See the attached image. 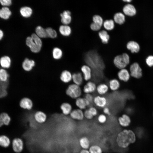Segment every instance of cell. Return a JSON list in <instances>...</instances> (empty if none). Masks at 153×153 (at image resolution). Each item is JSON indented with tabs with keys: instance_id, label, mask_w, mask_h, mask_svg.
<instances>
[{
	"instance_id": "obj_36",
	"label": "cell",
	"mask_w": 153,
	"mask_h": 153,
	"mask_svg": "<svg viewBox=\"0 0 153 153\" xmlns=\"http://www.w3.org/2000/svg\"><path fill=\"white\" fill-rule=\"evenodd\" d=\"M52 53L53 58L56 60L61 59L63 55L62 51L58 47H55L53 49Z\"/></svg>"
},
{
	"instance_id": "obj_34",
	"label": "cell",
	"mask_w": 153,
	"mask_h": 153,
	"mask_svg": "<svg viewBox=\"0 0 153 153\" xmlns=\"http://www.w3.org/2000/svg\"><path fill=\"white\" fill-rule=\"evenodd\" d=\"M104 28L107 30H111L114 27V22L112 19L107 20L103 22V24Z\"/></svg>"
},
{
	"instance_id": "obj_32",
	"label": "cell",
	"mask_w": 153,
	"mask_h": 153,
	"mask_svg": "<svg viewBox=\"0 0 153 153\" xmlns=\"http://www.w3.org/2000/svg\"><path fill=\"white\" fill-rule=\"evenodd\" d=\"M10 143V139L7 136L3 135L0 136V146L7 148L9 146Z\"/></svg>"
},
{
	"instance_id": "obj_18",
	"label": "cell",
	"mask_w": 153,
	"mask_h": 153,
	"mask_svg": "<svg viewBox=\"0 0 153 153\" xmlns=\"http://www.w3.org/2000/svg\"><path fill=\"white\" fill-rule=\"evenodd\" d=\"M109 89L108 84L101 83L97 86L96 91L98 95L103 96L107 93Z\"/></svg>"
},
{
	"instance_id": "obj_53",
	"label": "cell",
	"mask_w": 153,
	"mask_h": 153,
	"mask_svg": "<svg viewBox=\"0 0 153 153\" xmlns=\"http://www.w3.org/2000/svg\"><path fill=\"white\" fill-rule=\"evenodd\" d=\"M123 1H124V2H131V0H123Z\"/></svg>"
},
{
	"instance_id": "obj_29",
	"label": "cell",
	"mask_w": 153,
	"mask_h": 153,
	"mask_svg": "<svg viewBox=\"0 0 153 153\" xmlns=\"http://www.w3.org/2000/svg\"><path fill=\"white\" fill-rule=\"evenodd\" d=\"M79 144L80 147L84 149H88L90 146V141L88 138L82 137L79 140Z\"/></svg>"
},
{
	"instance_id": "obj_4",
	"label": "cell",
	"mask_w": 153,
	"mask_h": 153,
	"mask_svg": "<svg viewBox=\"0 0 153 153\" xmlns=\"http://www.w3.org/2000/svg\"><path fill=\"white\" fill-rule=\"evenodd\" d=\"M129 72L131 76L136 78H140L143 75L142 69L137 62H135L130 65Z\"/></svg>"
},
{
	"instance_id": "obj_1",
	"label": "cell",
	"mask_w": 153,
	"mask_h": 153,
	"mask_svg": "<svg viewBox=\"0 0 153 153\" xmlns=\"http://www.w3.org/2000/svg\"><path fill=\"white\" fill-rule=\"evenodd\" d=\"M136 139V135L133 131L131 129H124L118 133L116 141L119 147L126 148L134 143Z\"/></svg>"
},
{
	"instance_id": "obj_52",
	"label": "cell",
	"mask_w": 153,
	"mask_h": 153,
	"mask_svg": "<svg viewBox=\"0 0 153 153\" xmlns=\"http://www.w3.org/2000/svg\"><path fill=\"white\" fill-rule=\"evenodd\" d=\"M4 125V124L3 123V120L0 116V127H1L2 126Z\"/></svg>"
},
{
	"instance_id": "obj_19",
	"label": "cell",
	"mask_w": 153,
	"mask_h": 153,
	"mask_svg": "<svg viewBox=\"0 0 153 153\" xmlns=\"http://www.w3.org/2000/svg\"><path fill=\"white\" fill-rule=\"evenodd\" d=\"M72 74L69 71L65 70L61 73L60 78L64 83H67L72 80Z\"/></svg>"
},
{
	"instance_id": "obj_21",
	"label": "cell",
	"mask_w": 153,
	"mask_h": 153,
	"mask_svg": "<svg viewBox=\"0 0 153 153\" xmlns=\"http://www.w3.org/2000/svg\"><path fill=\"white\" fill-rule=\"evenodd\" d=\"M123 11L125 14L129 16H132L136 13V11L134 7L132 5L128 4L123 7Z\"/></svg>"
},
{
	"instance_id": "obj_48",
	"label": "cell",
	"mask_w": 153,
	"mask_h": 153,
	"mask_svg": "<svg viewBox=\"0 0 153 153\" xmlns=\"http://www.w3.org/2000/svg\"><path fill=\"white\" fill-rule=\"evenodd\" d=\"M122 55L124 58L125 61L127 65L129 63L130 58L129 57L128 54L126 53H123Z\"/></svg>"
},
{
	"instance_id": "obj_5",
	"label": "cell",
	"mask_w": 153,
	"mask_h": 153,
	"mask_svg": "<svg viewBox=\"0 0 153 153\" xmlns=\"http://www.w3.org/2000/svg\"><path fill=\"white\" fill-rule=\"evenodd\" d=\"M12 149L15 152L20 153L24 149V142L22 139L18 137L15 138L12 140Z\"/></svg>"
},
{
	"instance_id": "obj_10",
	"label": "cell",
	"mask_w": 153,
	"mask_h": 153,
	"mask_svg": "<svg viewBox=\"0 0 153 153\" xmlns=\"http://www.w3.org/2000/svg\"><path fill=\"white\" fill-rule=\"evenodd\" d=\"M97 85L95 83L91 80L87 82L84 86L82 91L85 94H92L96 91Z\"/></svg>"
},
{
	"instance_id": "obj_42",
	"label": "cell",
	"mask_w": 153,
	"mask_h": 153,
	"mask_svg": "<svg viewBox=\"0 0 153 153\" xmlns=\"http://www.w3.org/2000/svg\"><path fill=\"white\" fill-rule=\"evenodd\" d=\"M88 109L89 112L93 116H97L98 114V110L96 107L94 106H90Z\"/></svg>"
},
{
	"instance_id": "obj_27",
	"label": "cell",
	"mask_w": 153,
	"mask_h": 153,
	"mask_svg": "<svg viewBox=\"0 0 153 153\" xmlns=\"http://www.w3.org/2000/svg\"><path fill=\"white\" fill-rule=\"evenodd\" d=\"M20 12L21 16L25 18L30 17L33 13L32 9L30 7L27 6L21 7Z\"/></svg>"
},
{
	"instance_id": "obj_43",
	"label": "cell",
	"mask_w": 153,
	"mask_h": 153,
	"mask_svg": "<svg viewBox=\"0 0 153 153\" xmlns=\"http://www.w3.org/2000/svg\"><path fill=\"white\" fill-rule=\"evenodd\" d=\"M100 25L94 22L91 23L90 25L91 29L94 31H97L100 29L101 27Z\"/></svg>"
},
{
	"instance_id": "obj_23",
	"label": "cell",
	"mask_w": 153,
	"mask_h": 153,
	"mask_svg": "<svg viewBox=\"0 0 153 153\" xmlns=\"http://www.w3.org/2000/svg\"><path fill=\"white\" fill-rule=\"evenodd\" d=\"M60 108L62 113L65 116L70 115L73 110L71 105L67 102L62 103L60 106Z\"/></svg>"
},
{
	"instance_id": "obj_11",
	"label": "cell",
	"mask_w": 153,
	"mask_h": 153,
	"mask_svg": "<svg viewBox=\"0 0 153 153\" xmlns=\"http://www.w3.org/2000/svg\"><path fill=\"white\" fill-rule=\"evenodd\" d=\"M75 104L78 109L85 110L87 107L90 106V103L84 97H80L75 100Z\"/></svg>"
},
{
	"instance_id": "obj_50",
	"label": "cell",
	"mask_w": 153,
	"mask_h": 153,
	"mask_svg": "<svg viewBox=\"0 0 153 153\" xmlns=\"http://www.w3.org/2000/svg\"><path fill=\"white\" fill-rule=\"evenodd\" d=\"M79 153H90L88 149H82L80 150Z\"/></svg>"
},
{
	"instance_id": "obj_16",
	"label": "cell",
	"mask_w": 153,
	"mask_h": 153,
	"mask_svg": "<svg viewBox=\"0 0 153 153\" xmlns=\"http://www.w3.org/2000/svg\"><path fill=\"white\" fill-rule=\"evenodd\" d=\"M84 80L83 76L81 72L72 74V81L74 84L80 86L83 84Z\"/></svg>"
},
{
	"instance_id": "obj_7",
	"label": "cell",
	"mask_w": 153,
	"mask_h": 153,
	"mask_svg": "<svg viewBox=\"0 0 153 153\" xmlns=\"http://www.w3.org/2000/svg\"><path fill=\"white\" fill-rule=\"evenodd\" d=\"M93 103L96 107L103 109L106 107L107 101L105 96L98 95L94 97Z\"/></svg>"
},
{
	"instance_id": "obj_46",
	"label": "cell",
	"mask_w": 153,
	"mask_h": 153,
	"mask_svg": "<svg viewBox=\"0 0 153 153\" xmlns=\"http://www.w3.org/2000/svg\"><path fill=\"white\" fill-rule=\"evenodd\" d=\"M84 117L88 120L92 119L94 117L89 112L88 109H86L84 111Z\"/></svg>"
},
{
	"instance_id": "obj_8",
	"label": "cell",
	"mask_w": 153,
	"mask_h": 153,
	"mask_svg": "<svg viewBox=\"0 0 153 153\" xmlns=\"http://www.w3.org/2000/svg\"><path fill=\"white\" fill-rule=\"evenodd\" d=\"M113 62L115 67L119 70L126 68L128 65L122 54L116 56L113 59Z\"/></svg>"
},
{
	"instance_id": "obj_39",
	"label": "cell",
	"mask_w": 153,
	"mask_h": 153,
	"mask_svg": "<svg viewBox=\"0 0 153 153\" xmlns=\"http://www.w3.org/2000/svg\"><path fill=\"white\" fill-rule=\"evenodd\" d=\"M48 37L52 38H54L57 36V33L56 31L54 29L50 27L46 29Z\"/></svg>"
},
{
	"instance_id": "obj_6",
	"label": "cell",
	"mask_w": 153,
	"mask_h": 153,
	"mask_svg": "<svg viewBox=\"0 0 153 153\" xmlns=\"http://www.w3.org/2000/svg\"><path fill=\"white\" fill-rule=\"evenodd\" d=\"M80 71L84 80L87 82L91 80L92 77V72L90 66L87 65H83L81 67Z\"/></svg>"
},
{
	"instance_id": "obj_31",
	"label": "cell",
	"mask_w": 153,
	"mask_h": 153,
	"mask_svg": "<svg viewBox=\"0 0 153 153\" xmlns=\"http://www.w3.org/2000/svg\"><path fill=\"white\" fill-rule=\"evenodd\" d=\"M98 35L103 43L105 44L108 43L110 36L106 31L102 30L100 31Z\"/></svg>"
},
{
	"instance_id": "obj_38",
	"label": "cell",
	"mask_w": 153,
	"mask_h": 153,
	"mask_svg": "<svg viewBox=\"0 0 153 153\" xmlns=\"http://www.w3.org/2000/svg\"><path fill=\"white\" fill-rule=\"evenodd\" d=\"M90 153H103L102 148L97 145H93L88 149Z\"/></svg>"
},
{
	"instance_id": "obj_22",
	"label": "cell",
	"mask_w": 153,
	"mask_h": 153,
	"mask_svg": "<svg viewBox=\"0 0 153 153\" xmlns=\"http://www.w3.org/2000/svg\"><path fill=\"white\" fill-rule=\"evenodd\" d=\"M108 85L110 90L112 91H116L120 88V83L118 79L114 78L109 80Z\"/></svg>"
},
{
	"instance_id": "obj_13",
	"label": "cell",
	"mask_w": 153,
	"mask_h": 153,
	"mask_svg": "<svg viewBox=\"0 0 153 153\" xmlns=\"http://www.w3.org/2000/svg\"><path fill=\"white\" fill-rule=\"evenodd\" d=\"M19 105L22 108L27 110H30L33 107V103L31 99L28 97H25L21 100L20 102Z\"/></svg>"
},
{
	"instance_id": "obj_28",
	"label": "cell",
	"mask_w": 153,
	"mask_h": 153,
	"mask_svg": "<svg viewBox=\"0 0 153 153\" xmlns=\"http://www.w3.org/2000/svg\"><path fill=\"white\" fill-rule=\"evenodd\" d=\"M59 31L60 34L64 36H69L71 33V28L67 25L61 26L59 28Z\"/></svg>"
},
{
	"instance_id": "obj_24",
	"label": "cell",
	"mask_w": 153,
	"mask_h": 153,
	"mask_svg": "<svg viewBox=\"0 0 153 153\" xmlns=\"http://www.w3.org/2000/svg\"><path fill=\"white\" fill-rule=\"evenodd\" d=\"M11 61L10 58L8 56H3L0 59V65L4 69L9 68L11 66Z\"/></svg>"
},
{
	"instance_id": "obj_37",
	"label": "cell",
	"mask_w": 153,
	"mask_h": 153,
	"mask_svg": "<svg viewBox=\"0 0 153 153\" xmlns=\"http://www.w3.org/2000/svg\"><path fill=\"white\" fill-rule=\"evenodd\" d=\"M0 116L3 120L4 125L7 126L9 124L11 118L7 113L5 112H2L0 114Z\"/></svg>"
},
{
	"instance_id": "obj_25",
	"label": "cell",
	"mask_w": 153,
	"mask_h": 153,
	"mask_svg": "<svg viewBox=\"0 0 153 153\" xmlns=\"http://www.w3.org/2000/svg\"><path fill=\"white\" fill-rule=\"evenodd\" d=\"M127 49L131 50L132 53H137L140 50V46L136 42L133 41L129 42L126 45Z\"/></svg>"
},
{
	"instance_id": "obj_47",
	"label": "cell",
	"mask_w": 153,
	"mask_h": 153,
	"mask_svg": "<svg viewBox=\"0 0 153 153\" xmlns=\"http://www.w3.org/2000/svg\"><path fill=\"white\" fill-rule=\"evenodd\" d=\"M84 97L91 104L93 103L94 97L92 94H85Z\"/></svg>"
},
{
	"instance_id": "obj_15",
	"label": "cell",
	"mask_w": 153,
	"mask_h": 153,
	"mask_svg": "<svg viewBox=\"0 0 153 153\" xmlns=\"http://www.w3.org/2000/svg\"><path fill=\"white\" fill-rule=\"evenodd\" d=\"M35 63L34 60L26 58L22 63V66L23 69L25 71H31L35 66Z\"/></svg>"
},
{
	"instance_id": "obj_41",
	"label": "cell",
	"mask_w": 153,
	"mask_h": 153,
	"mask_svg": "<svg viewBox=\"0 0 153 153\" xmlns=\"http://www.w3.org/2000/svg\"><path fill=\"white\" fill-rule=\"evenodd\" d=\"M97 120L98 122L101 124L105 123L107 120V117L104 114H101L98 116Z\"/></svg>"
},
{
	"instance_id": "obj_17",
	"label": "cell",
	"mask_w": 153,
	"mask_h": 153,
	"mask_svg": "<svg viewBox=\"0 0 153 153\" xmlns=\"http://www.w3.org/2000/svg\"><path fill=\"white\" fill-rule=\"evenodd\" d=\"M118 121L120 125L123 127L128 126L131 122L130 117L127 114H123L118 118Z\"/></svg>"
},
{
	"instance_id": "obj_3",
	"label": "cell",
	"mask_w": 153,
	"mask_h": 153,
	"mask_svg": "<svg viewBox=\"0 0 153 153\" xmlns=\"http://www.w3.org/2000/svg\"><path fill=\"white\" fill-rule=\"evenodd\" d=\"M82 91L80 86L73 83L69 85L66 90L65 93L71 98L76 99L81 97Z\"/></svg>"
},
{
	"instance_id": "obj_2",
	"label": "cell",
	"mask_w": 153,
	"mask_h": 153,
	"mask_svg": "<svg viewBox=\"0 0 153 153\" xmlns=\"http://www.w3.org/2000/svg\"><path fill=\"white\" fill-rule=\"evenodd\" d=\"M26 43L31 50L35 53L39 52L42 45L41 39L35 33H33L31 37L27 38Z\"/></svg>"
},
{
	"instance_id": "obj_33",
	"label": "cell",
	"mask_w": 153,
	"mask_h": 153,
	"mask_svg": "<svg viewBox=\"0 0 153 153\" xmlns=\"http://www.w3.org/2000/svg\"><path fill=\"white\" fill-rule=\"evenodd\" d=\"M36 34L40 38H45L48 37L46 29L40 26H37L35 29Z\"/></svg>"
},
{
	"instance_id": "obj_44",
	"label": "cell",
	"mask_w": 153,
	"mask_h": 153,
	"mask_svg": "<svg viewBox=\"0 0 153 153\" xmlns=\"http://www.w3.org/2000/svg\"><path fill=\"white\" fill-rule=\"evenodd\" d=\"M146 62L148 66H153V56H148L146 59Z\"/></svg>"
},
{
	"instance_id": "obj_26",
	"label": "cell",
	"mask_w": 153,
	"mask_h": 153,
	"mask_svg": "<svg viewBox=\"0 0 153 153\" xmlns=\"http://www.w3.org/2000/svg\"><path fill=\"white\" fill-rule=\"evenodd\" d=\"M11 14V12L8 7H3L0 9V17L2 19L7 20Z\"/></svg>"
},
{
	"instance_id": "obj_45",
	"label": "cell",
	"mask_w": 153,
	"mask_h": 153,
	"mask_svg": "<svg viewBox=\"0 0 153 153\" xmlns=\"http://www.w3.org/2000/svg\"><path fill=\"white\" fill-rule=\"evenodd\" d=\"M0 3L3 7H7L12 4V1L11 0H0Z\"/></svg>"
},
{
	"instance_id": "obj_9",
	"label": "cell",
	"mask_w": 153,
	"mask_h": 153,
	"mask_svg": "<svg viewBox=\"0 0 153 153\" xmlns=\"http://www.w3.org/2000/svg\"><path fill=\"white\" fill-rule=\"evenodd\" d=\"M117 76L119 80L125 82L128 81L131 76L129 71L126 68L120 69Z\"/></svg>"
},
{
	"instance_id": "obj_49",
	"label": "cell",
	"mask_w": 153,
	"mask_h": 153,
	"mask_svg": "<svg viewBox=\"0 0 153 153\" xmlns=\"http://www.w3.org/2000/svg\"><path fill=\"white\" fill-rule=\"evenodd\" d=\"M103 112L104 114L105 115H110L111 113L110 109L107 107H106L103 108Z\"/></svg>"
},
{
	"instance_id": "obj_30",
	"label": "cell",
	"mask_w": 153,
	"mask_h": 153,
	"mask_svg": "<svg viewBox=\"0 0 153 153\" xmlns=\"http://www.w3.org/2000/svg\"><path fill=\"white\" fill-rule=\"evenodd\" d=\"M125 18L124 14L121 12H118L115 14L113 17L114 22L120 25L124 23L125 20Z\"/></svg>"
},
{
	"instance_id": "obj_35",
	"label": "cell",
	"mask_w": 153,
	"mask_h": 153,
	"mask_svg": "<svg viewBox=\"0 0 153 153\" xmlns=\"http://www.w3.org/2000/svg\"><path fill=\"white\" fill-rule=\"evenodd\" d=\"M9 74L7 71L4 68L0 69V81L4 82H8Z\"/></svg>"
},
{
	"instance_id": "obj_51",
	"label": "cell",
	"mask_w": 153,
	"mask_h": 153,
	"mask_svg": "<svg viewBox=\"0 0 153 153\" xmlns=\"http://www.w3.org/2000/svg\"><path fill=\"white\" fill-rule=\"evenodd\" d=\"M4 36V33L3 31L0 29V41L3 38Z\"/></svg>"
},
{
	"instance_id": "obj_40",
	"label": "cell",
	"mask_w": 153,
	"mask_h": 153,
	"mask_svg": "<svg viewBox=\"0 0 153 153\" xmlns=\"http://www.w3.org/2000/svg\"><path fill=\"white\" fill-rule=\"evenodd\" d=\"M93 22L96 23L101 26L103 24V20L101 17L98 15H95L92 18Z\"/></svg>"
},
{
	"instance_id": "obj_12",
	"label": "cell",
	"mask_w": 153,
	"mask_h": 153,
	"mask_svg": "<svg viewBox=\"0 0 153 153\" xmlns=\"http://www.w3.org/2000/svg\"><path fill=\"white\" fill-rule=\"evenodd\" d=\"M33 118L36 122L39 124H43L46 121L47 116L44 112L41 111L36 112L33 115Z\"/></svg>"
},
{
	"instance_id": "obj_20",
	"label": "cell",
	"mask_w": 153,
	"mask_h": 153,
	"mask_svg": "<svg viewBox=\"0 0 153 153\" xmlns=\"http://www.w3.org/2000/svg\"><path fill=\"white\" fill-rule=\"evenodd\" d=\"M71 13L69 10H65L60 14L61 17V22L64 25H67L71 21Z\"/></svg>"
},
{
	"instance_id": "obj_14",
	"label": "cell",
	"mask_w": 153,
	"mask_h": 153,
	"mask_svg": "<svg viewBox=\"0 0 153 153\" xmlns=\"http://www.w3.org/2000/svg\"><path fill=\"white\" fill-rule=\"evenodd\" d=\"M69 115L72 119L79 121L83 120L84 117V111L78 108L73 110Z\"/></svg>"
}]
</instances>
